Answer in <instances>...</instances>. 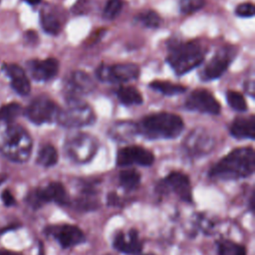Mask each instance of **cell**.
Returning <instances> with one entry per match:
<instances>
[{"instance_id": "cell-3", "label": "cell", "mask_w": 255, "mask_h": 255, "mask_svg": "<svg viewBox=\"0 0 255 255\" xmlns=\"http://www.w3.org/2000/svg\"><path fill=\"white\" fill-rule=\"evenodd\" d=\"M184 128L183 121L171 113H156L143 118L137 132L149 139H168L178 136Z\"/></svg>"}, {"instance_id": "cell-23", "label": "cell", "mask_w": 255, "mask_h": 255, "mask_svg": "<svg viewBox=\"0 0 255 255\" xmlns=\"http://www.w3.org/2000/svg\"><path fill=\"white\" fill-rule=\"evenodd\" d=\"M40 20H41L42 28L48 34L57 35V34H59V32L62 29V23H61L60 19L52 11L43 10L41 12Z\"/></svg>"}, {"instance_id": "cell-21", "label": "cell", "mask_w": 255, "mask_h": 255, "mask_svg": "<svg viewBox=\"0 0 255 255\" xmlns=\"http://www.w3.org/2000/svg\"><path fill=\"white\" fill-rule=\"evenodd\" d=\"M137 132V125L129 121L117 122L111 127L110 134L118 140H128Z\"/></svg>"}, {"instance_id": "cell-33", "label": "cell", "mask_w": 255, "mask_h": 255, "mask_svg": "<svg viewBox=\"0 0 255 255\" xmlns=\"http://www.w3.org/2000/svg\"><path fill=\"white\" fill-rule=\"evenodd\" d=\"M236 15L240 16V17H243V18H249V17H252L254 16V13H255V7L252 3L250 2H247V3H242V4H239L237 7H236Z\"/></svg>"}, {"instance_id": "cell-5", "label": "cell", "mask_w": 255, "mask_h": 255, "mask_svg": "<svg viewBox=\"0 0 255 255\" xmlns=\"http://www.w3.org/2000/svg\"><path fill=\"white\" fill-rule=\"evenodd\" d=\"M96 120L93 109L80 99H68V106L60 110L57 122L66 128H77L92 125Z\"/></svg>"}, {"instance_id": "cell-8", "label": "cell", "mask_w": 255, "mask_h": 255, "mask_svg": "<svg viewBox=\"0 0 255 255\" xmlns=\"http://www.w3.org/2000/svg\"><path fill=\"white\" fill-rule=\"evenodd\" d=\"M27 201L34 208H39L49 202H54L62 206L70 203L66 188L58 181H53L45 186L34 189L27 196Z\"/></svg>"}, {"instance_id": "cell-14", "label": "cell", "mask_w": 255, "mask_h": 255, "mask_svg": "<svg viewBox=\"0 0 255 255\" xmlns=\"http://www.w3.org/2000/svg\"><path fill=\"white\" fill-rule=\"evenodd\" d=\"M185 108L189 111L209 115H218L220 113V105L218 101L209 91L204 89L193 91L185 102Z\"/></svg>"}, {"instance_id": "cell-1", "label": "cell", "mask_w": 255, "mask_h": 255, "mask_svg": "<svg viewBox=\"0 0 255 255\" xmlns=\"http://www.w3.org/2000/svg\"><path fill=\"white\" fill-rule=\"evenodd\" d=\"M255 169V152L252 147L235 148L216 162L209 177L217 180H236L250 176Z\"/></svg>"}, {"instance_id": "cell-7", "label": "cell", "mask_w": 255, "mask_h": 255, "mask_svg": "<svg viewBox=\"0 0 255 255\" xmlns=\"http://www.w3.org/2000/svg\"><path fill=\"white\" fill-rule=\"evenodd\" d=\"M155 191L159 195L173 193L184 202H192V187L190 179L185 173L180 171H171L161 178L156 183Z\"/></svg>"}, {"instance_id": "cell-13", "label": "cell", "mask_w": 255, "mask_h": 255, "mask_svg": "<svg viewBox=\"0 0 255 255\" xmlns=\"http://www.w3.org/2000/svg\"><path fill=\"white\" fill-rule=\"evenodd\" d=\"M235 51L232 47H223L207 63L202 71L201 78L204 81H212L218 79L227 70L232 62Z\"/></svg>"}, {"instance_id": "cell-11", "label": "cell", "mask_w": 255, "mask_h": 255, "mask_svg": "<svg viewBox=\"0 0 255 255\" xmlns=\"http://www.w3.org/2000/svg\"><path fill=\"white\" fill-rule=\"evenodd\" d=\"M60 109L50 99L39 97L35 99L26 109V117L36 125L53 123L57 121Z\"/></svg>"}, {"instance_id": "cell-22", "label": "cell", "mask_w": 255, "mask_h": 255, "mask_svg": "<svg viewBox=\"0 0 255 255\" xmlns=\"http://www.w3.org/2000/svg\"><path fill=\"white\" fill-rule=\"evenodd\" d=\"M119 182L126 191H132L140 184V174L133 168L125 169L119 174Z\"/></svg>"}, {"instance_id": "cell-29", "label": "cell", "mask_w": 255, "mask_h": 255, "mask_svg": "<svg viewBox=\"0 0 255 255\" xmlns=\"http://www.w3.org/2000/svg\"><path fill=\"white\" fill-rule=\"evenodd\" d=\"M226 98L228 105L233 110L237 112H245L247 110V104L245 102V99L240 93L236 91H228Z\"/></svg>"}, {"instance_id": "cell-38", "label": "cell", "mask_w": 255, "mask_h": 255, "mask_svg": "<svg viewBox=\"0 0 255 255\" xmlns=\"http://www.w3.org/2000/svg\"><path fill=\"white\" fill-rule=\"evenodd\" d=\"M107 255H109V254H107Z\"/></svg>"}, {"instance_id": "cell-27", "label": "cell", "mask_w": 255, "mask_h": 255, "mask_svg": "<svg viewBox=\"0 0 255 255\" xmlns=\"http://www.w3.org/2000/svg\"><path fill=\"white\" fill-rule=\"evenodd\" d=\"M149 87L165 96L179 95L186 91V88L184 86L172 84L166 81H153L149 84Z\"/></svg>"}, {"instance_id": "cell-34", "label": "cell", "mask_w": 255, "mask_h": 255, "mask_svg": "<svg viewBox=\"0 0 255 255\" xmlns=\"http://www.w3.org/2000/svg\"><path fill=\"white\" fill-rule=\"evenodd\" d=\"M1 197H2L3 203H4L6 206H12V205L15 204V198H14L13 194H12L8 189H6V190H4V191L2 192Z\"/></svg>"}, {"instance_id": "cell-4", "label": "cell", "mask_w": 255, "mask_h": 255, "mask_svg": "<svg viewBox=\"0 0 255 255\" xmlns=\"http://www.w3.org/2000/svg\"><path fill=\"white\" fill-rule=\"evenodd\" d=\"M204 58V50L196 41L175 43L169 48L167 63L177 76H182L196 68Z\"/></svg>"}, {"instance_id": "cell-30", "label": "cell", "mask_w": 255, "mask_h": 255, "mask_svg": "<svg viewBox=\"0 0 255 255\" xmlns=\"http://www.w3.org/2000/svg\"><path fill=\"white\" fill-rule=\"evenodd\" d=\"M136 20L143 26L148 28H157L160 25V17L154 11H146L137 16Z\"/></svg>"}, {"instance_id": "cell-9", "label": "cell", "mask_w": 255, "mask_h": 255, "mask_svg": "<svg viewBox=\"0 0 255 255\" xmlns=\"http://www.w3.org/2000/svg\"><path fill=\"white\" fill-rule=\"evenodd\" d=\"M97 78L102 82L119 84L135 80L139 75V68L132 63L116 65L102 64L96 70Z\"/></svg>"}, {"instance_id": "cell-36", "label": "cell", "mask_w": 255, "mask_h": 255, "mask_svg": "<svg viewBox=\"0 0 255 255\" xmlns=\"http://www.w3.org/2000/svg\"><path fill=\"white\" fill-rule=\"evenodd\" d=\"M0 255H19V254L9 252V251H6V250H0Z\"/></svg>"}, {"instance_id": "cell-25", "label": "cell", "mask_w": 255, "mask_h": 255, "mask_svg": "<svg viewBox=\"0 0 255 255\" xmlns=\"http://www.w3.org/2000/svg\"><path fill=\"white\" fill-rule=\"evenodd\" d=\"M216 249L218 255H247L246 249L243 245L228 239H221L217 241Z\"/></svg>"}, {"instance_id": "cell-31", "label": "cell", "mask_w": 255, "mask_h": 255, "mask_svg": "<svg viewBox=\"0 0 255 255\" xmlns=\"http://www.w3.org/2000/svg\"><path fill=\"white\" fill-rule=\"evenodd\" d=\"M123 8L122 0H109L103 11V16L108 20L115 19Z\"/></svg>"}, {"instance_id": "cell-18", "label": "cell", "mask_w": 255, "mask_h": 255, "mask_svg": "<svg viewBox=\"0 0 255 255\" xmlns=\"http://www.w3.org/2000/svg\"><path fill=\"white\" fill-rule=\"evenodd\" d=\"M32 77L37 81H48L53 79L59 71V62L54 58L46 60H33L28 64Z\"/></svg>"}, {"instance_id": "cell-24", "label": "cell", "mask_w": 255, "mask_h": 255, "mask_svg": "<svg viewBox=\"0 0 255 255\" xmlns=\"http://www.w3.org/2000/svg\"><path fill=\"white\" fill-rule=\"evenodd\" d=\"M117 96L120 102L126 106L139 105L142 103V97L139 92L133 87L123 86L117 91Z\"/></svg>"}, {"instance_id": "cell-32", "label": "cell", "mask_w": 255, "mask_h": 255, "mask_svg": "<svg viewBox=\"0 0 255 255\" xmlns=\"http://www.w3.org/2000/svg\"><path fill=\"white\" fill-rule=\"evenodd\" d=\"M205 3V0H181L179 8L181 13L189 14L200 9Z\"/></svg>"}, {"instance_id": "cell-12", "label": "cell", "mask_w": 255, "mask_h": 255, "mask_svg": "<svg viewBox=\"0 0 255 255\" xmlns=\"http://www.w3.org/2000/svg\"><path fill=\"white\" fill-rule=\"evenodd\" d=\"M214 145L211 134L202 128H196L188 133L183 142L185 151L190 156H200L208 153Z\"/></svg>"}, {"instance_id": "cell-28", "label": "cell", "mask_w": 255, "mask_h": 255, "mask_svg": "<svg viewBox=\"0 0 255 255\" xmlns=\"http://www.w3.org/2000/svg\"><path fill=\"white\" fill-rule=\"evenodd\" d=\"M21 106L18 103H9L0 108V123H12L20 114Z\"/></svg>"}, {"instance_id": "cell-15", "label": "cell", "mask_w": 255, "mask_h": 255, "mask_svg": "<svg viewBox=\"0 0 255 255\" xmlns=\"http://www.w3.org/2000/svg\"><path fill=\"white\" fill-rule=\"evenodd\" d=\"M116 161L118 166H128L131 164L149 166L154 161V155L150 150L144 147L129 145L118 151Z\"/></svg>"}, {"instance_id": "cell-16", "label": "cell", "mask_w": 255, "mask_h": 255, "mask_svg": "<svg viewBox=\"0 0 255 255\" xmlns=\"http://www.w3.org/2000/svg\"><path fill=\"white\" fill-rule=\"evenodd\" d=\"M113 246L117 251L127 255H142L143 242L135 229L118 231L114 236Z\"/></svg>"}, {"instance_id": "cell-10", "label": "cell", "mask_w": 255, "mask_h": 255, "mask_svg": "<svg viewBox=\"0 0 255 255\" xmlns=\"http://www.w3.org/2000/svg\"><path fill=\"white\" fill-rule=\"evenodd\" d=\"M44 232L53 237L64 249L72 248L86 242V236L81 228L76 225L61 223L49 225Z\"/></svg>"}, {"instance_id": "cell-6", "label": "cell", "mask_w": 255, "mask_h": 255, "mask_svg": "<svg viewBox=\"0 0 255 255\" xmlns=\"http://www.w3.org/2000/svg\"><path fill=\"white\" fill-rule=\"evenodd\" d=\"M64 147L67 155L72 160L78 163H86L97 153L98 141L89 133L75 132L67 137Z\"/></svg>"}, {"instance_id": "cell-17", "label": "cell", "mask_w": 255, "mask_h": 255, "mask_svg": "<svg viewBox=\"0 0 255 255\" xmlns=\"http://www.w3.org/2000/svg\"><path fill=\"white\" fill-rule=\"evenodd\" d=\"M95 89L93 79L83 71H75L71 74L66 85L68 99H80L81 96L91 93Z\"/></svg>"}, {"instance_id": "cell-26", "label": "cell", "mask_w": 255, "mask_h": 255, "mask_svg": "<svg viewBox=\"0 0 255 255\" xmlns=\"http://www.w3.org/2000/svg\"><path fill=\"white\" fill-rule=\"evenodd\" d=\"M58 161L57 149L52 144L43 145L37 155V163L44 167H51Z\"/></svg>"}, {"instance_id": "cell-35", "label": "cell", "mask_w": 255, "mask_h": 255, "mask_svg": "<svg viewBox=\"0 0 255 255\" xmlns=\"http://www.w3.org/2000/svg\"><path fill=\"white\" fill-rule=\"evenodd\" d=\"M254 191H252V193H251V196H250V198H249V202H250V204H249V208L251 209V211L253 212L254 211V207H255V205H254Z\"/></svg>"}, {"instance_id": "cell-20", "label": "cell", "mask_w": 255, "mask_h": 255, "mask_svg": "<svg viewBox=\"0 0 255 255\" xmlns=\"http://www.w3.org/2000/svg\"><path fill=\"white\" fill-rule=\"evenodd\" d=\"M232 136L242 139L255 137V117L252 115L249 118H237L233 121L230 127Z\"/></svg>"}, {"instance_id": "cell-19", "label": "cell", "mask_w": 255, "mask_h": 255, "mask_svg": "<svg viewBox=\"0 0 255 255\" xmlns=\"http://www.w3.org/2000/svg\"><path fill=\"white\" fill-rule=\"evenodd\" d=\"M3 68L7 76L11 79V86L14 91L21 96L28 95L31 87L24 70L16 64H6Z\"/></svg>"}, {"instance_id": "cell-2", "label": "cell", "mask_w": 255, "mask_h": 255, "mask_svg": "<svg viewBox=\"0 0 255 255\" xmlns=\"http://www.w3.org/2000/svg\"><path fill=\"white\" fill-rule=\"evenodd\" d=\"M32 138L28 131L13 123H0V152L15 162H25L32 151Z\"/></svg>"}, {"instance_id": "cell-37", "label": "cell", "mask_w": 255, "mask_h": 255, "mask_svg": "<svg viewBox=\"0 0 255 255\" xmlns=\"http://www.w3.org/2000/svg\"><path fill=\"white\" fill-rule=\"evenodd\" d=\"M24 1L27 2L28 4H31V5H36V4L41 2V0H24Z\"/></svg>"}]
</instances>
